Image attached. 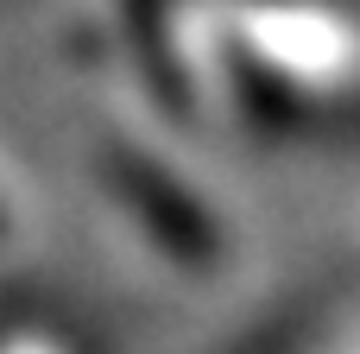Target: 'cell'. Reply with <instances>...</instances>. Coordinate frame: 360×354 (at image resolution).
<instances>
[{
    "mask_svg": "<svg viewBox=\"0 0 360 354\" xmlns=\"http://www.w3.org/2000/svg\"><path fill=\"white\" fill-rule=\"evenodd\" d=\"M120 184L139 196L133 209L171 241V247H190L196 260H202V247H215V228L202 222V209H190V196L171 184V177H152L146 165H133V158H120Z\"/></svg>",
    "mask_w": 360,
    "mask_h": 354,
    "instance_id": "1",
    "label": "cell"
}]
</instances>
